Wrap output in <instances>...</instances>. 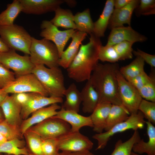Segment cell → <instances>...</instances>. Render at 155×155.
Segmentation results:
<instances>
[{"instance_id": "obj_25", "label": "cell", "mask_w": 155, "mask_h": 155, "mask_svg": "<svg viewBox=\"0 0 155 155\" xmlns=\"http://www.w3.org/2000/svg\"><path fill=\"white\" fill-rule=\"evenodd\" d=\"M64 96H65L66 99L61 108L78 113L82 100L80 92L74 83H72L66 88Z\"/></svg>"}, {"instance_id": "obj_40", "label": "cell", "mask_w": 155, "mask_h": 155, "mask_svg": "<svg viewBox=\"0 0 155 155\" xmlns=\"http://www.w3.org/2000/svg\"><path fill=\"white\" fill-rule=\"evenodd\" d=\"M41 148L42 155H58L59 153L57 138L42 140Z\"/></svg>"}, {"instance_id": "obj_36", "label": "cell", "mask_w": 155, "mask_h": 155, "mask_svg": "<svg viewBox=\"0 0 155 155\" xmlns=\"http://www.w3.org/2000/svg\"><path fill=\"white\" fill-rule=\"evenodd\" d=\"M99 60L102 62H108L111 63H116L120 60L119 57L113 46L102 45L100 48Z\"/></svg>"}, {"instance_id": "obj_1", "label": "cell", "mask_w": 155, "mask_h": 155, "mask_svg": "<svg viewBox=\"0 0 155 155\" xmlns=\"http://www.w3.org/2000/svg\"><path fill=\"white\" fill-rule=\"evenodd\" d=\"M90 35L89 42L81 44L77 55L67 69L69 78L77 82L89 80L98 63L102 42L100 38L92 33Z\"/></svg>"}, {"instance_id": "obj_52", "label": "cell", "mask_w": 155, "mask_h": 155, "mask_svg": "<svg viewBox=\"0 0 155 155\" xmlns=\"http://www.w3.org/2000/svg\"><path fill=\"white\" fill-rule=\"evenodd\" d=\"M131 155H140L138 154H137L133 152H132L131 153Z\"/></svg>"}, {"instance_id": "obj_47", "label": "cell", "mask_w": 155, "mask_h": 155, "mask_svg": "<svg viewBox=\"0 0 155 155\" xmlns=\"http://www.w3.org/2000/svg\"><path fill=\"white\" fill-rule=\"evenodd\" d=\"M10 49L4 41L0 38V54L7 52Z\"/></svg>"}, {"instance_id": "obj_51", "label": "cell", "mask_w": 155, "mask_h": 155, "mask_svg": "<svg viewBox=\"0 0 155 155\" xmlns=\"http://www.w3.org/2000/svg\"><path fill=\"white\" fill-rule=\"evenodd\" d=\"M4 119V117L2 111L0 108V122Z\"/></svg>"}, {"instance_id": "obj_19", "label": "cell", "mask_w": 155, "mask_h": 155, "mask_svg": "<svg viewBox=\"0 0 155 155\" xmlns=\"http://www.w3.org/2000/svg\"><path fill=\"white\" fill-rule=\"evenodd\" d=\"M51 117L62 119L71 126V131H79L80 129L84 126L93 127V125L90 116L85 117L76 112L65 110L62 108L57 111V114Z\"/></svg>"}, {"instance_id": "obj_53", "label": "cell", "mask_w": 155, "mask_h": 155, "mask_svg": "<svg viewBox=\"0 0 155 155\" xmlns=\"http://www.w3.org/2000/svg\"><path fill=\"white\" fill-rule=\"evenodd\" d=\"M28 155H36L33 154L31 152V153H29Z\"/></svg>"}, {"instance_id": "obj_42", "label": "cell", "mask_w": 155, "mask_h": 155, "mask_svg": "<svg viewBox=\"0 0 155 155\" xmlns=\"http://www.w3.org/2000/svg\"><path fill=\"white\" fill-rule=\"evenodd\" d=\"M150 76L144 71L134 78L128 81L138 91L150 80Z\"/></svg>"}, {"instance_id": "obj_12", "label": "cell", "mask_w": 155, "mask_h": 155, "mask_svg": "<svg viewBox=\"0 0 155 155\" xmlns=\"http://www.w3.org/2000/svg\"><path fill=\"white\" fill-rule=\"evenodd\" d=\"M41 28L40 36L53 42L57 49L60 58L67 41L77 30L71 29L60 30L50 21L45 20L42 22Z\"/></svg>"}, {"instance_id": "obj_41", "label": "cell", "mask_w": 155, "mask_h": 155, "mask_svg": "<svg viewBox=\"0 0 155 155\" xmlns=\"http://www.w3.org/2000/svg\"><path fill=\"white\" fill-rule=\"evenodd\" d=\"M16 78L14 73L0 63V89H3L14 81Z\"/></svg>"}, {"instance_id": "obj_16", "label": "cell", "mask_w": 155, "mask_h": 155, "mask_svg": "<svg viewBox=\"0 0 155 155\" xmlns=\"http://www.w3.org/2000/svg\"><path fill=\"white\" fill-rule=\"evenodd\" d=\"M139 3V0H131L130 3L123 8L114 9L107 28L111 30L123 26L124 24H126L131 26L132 13Z\"/></svg>"}, {"instance_id": "obj_11", "label": "cell", "mask_w": 155, "mask_h": 155, "mask_svg": "<svg viewBox=\"0 0 155 155\" xmlns=\"http://www.w3.org/2000/svg\"><path fill=\"white\" fill-rule=\"evenodd\" d=\"M1 89L8 94L36 93L46 96H49L37 78L32 73L16 78L14 81Z\"/></svg>"}, {"instance_id": "obj_32", "label": "cell", "mask_w": 155, "mask_h": 155, "mask_svg": "<svg viewBox=\"0 0 155 155\" xmlns=\"http://www.w3.org/2000/svg\"><path fill=\"white\" fill-rule=\"evenodd\" d=\"M141 139L138 130L134 131L132 136L127 140L123 142L119 140L117 142L110 155H131L133 145Z\"/></svg>"}, {"instance_id": "obj_49", "label": "cell", "mask_w": 155, "mask_h": 155, "mask_svg": "<svg viewBox=\"0 0 155 155\" xmlns=\"http://www.w3.org/2000/svg\"><path fill=\"white\" fill-rule=\"evenodd\" d=\"M7 140L6 138L0 133V145Z\"/></svg>"}, {"instance_id": "obj_2", "label": "cell", "mask_w": 155, "mask_h": 155, "mask_svg": "<svg viewBox=\"0 0 155 155\" xmlns=\"http://www.w3.org/2000/svg\"><path fill=\"white\" fill-rule=\"evenodd\" d=\"M119 69L116 63H98L93 71L90 80L99 95V103L106 102L122 105L116 76Z\"/></svg>"}, {"instance_id": "obj_56", "label": "cell", "mask_w": 155, "mask_h": 155, "mask_svg": "<svg viewBox=\"0 0 155 155\" xmlns=\"http://www.w3.org/2000/svg\"></svg>"}, {"instance_id": "obj_4", "label": "cell", "mask_w": 155, "mask_h": 155, "mask_svg": "<svg viewBox=\"0 0 155 155\" xmlns=\"http://www.w3.org/2000/svg\"><path fill=\"white\" fill-rule=\"evenodd\" d=\"M30 57L35 65H43L48 68L59 67L60 57L57 49L51 41L32 37Z\"/></svg>"}, {"instance_id": "obj_10", "label": "cell", "mask_w": 155, "mask_h": 155, "mask_svg": "<svg viewBox=\"0 0 155 155\" xmlns=\"http://www.w3.org/2000/svg\"><path fill=\"white\" fill-rule=\"evenodd\" d=\"M57 139L58 150L62 151H90L93 145L88 137L79 131L74 132L71 130Z\"/></svg>"}, {"instance_id": "obj_5", "label": "cell", "mask_w": 155, "mask_h": 155, "mask_svg": "<svg viewBox=\"0 0 155 155\" xmlns=\"http://www.w3.org/2000/svg\"><path fill=\"white\" fill-rule=\"evenodd\" d=\"M0 36L10 49L30 55L32 37L22 26L0 25Z\"/></svg>"}, {"instance_id": "obj_28", "label": "cell", "mask_w": 155, "mask_h": 155, "mask_svg": "<svg viewBox=\"0 0 155 155\" xmlns=\"http://www.w3.org/2000/svg\"><path fill=\"white\" fill-rule=\"evenodd\" d=\"M26 142L16 138L7 140L0 145V153L11 155H28V150L25 147Z\"/></svg>"}, {"instance_id": "obj_31", "label": "cell", "mask_w": 155, "mask_h": 155, "mask_svg": "<svg viewBox=\"0 0 155 155\" xmlns=\"http://www.w3.org/2000/svg\"><path fill=\"white\" fill-rule=\"evenodd\" d=\"M144 62L141 57L136 56L129 64L119 68V71L125 79L129 81L144 71Z\"/></svg>"}, {"instance_id": "obj_48", "label": "cell", "mask_w": 155, "mask_h": 155, "mask_svg": "<svg viewBox=\"0 0 155 155\" xmlns=\"http://www.w3.org/2000/svg\"><path fill=\"white\" fill-rule=\"evenodd\" d=\"M8 95V94L1 89L0 90V107L3 101Z\"/></svg>"}, {"instance_id": "obj_9", "label": "cell", "mask_w": 155, "mask_h": 155, "mask_svg": "<svg viewBox=\"0 0 155 155\" xmlns=\"http://www.w3.org/2000/svg\"><path fill=\"white\" fill-rule=\"evenodd\" d=\"M28 129L37 134L43 140L57 138L70 131L71 127L64 120L51 117L31 127Z\"/></svg>"}, {"instance_id": "obj_35", "label": "cell", "mask_w": 155, "mask_h": 155, "mask_svg": "<svg viewBox=\"0 0 155 155\" xmlns=\"http://www.w3.org/2000/svg\"><path fill=\"white\" fill-rule=\"evenodd\" d=\"M150 80L139 91L142 98L155 102V75L154 71L150 75Z\"/></svg>"}, {"instance_id": "obj_43", "label": "cell", "mask_w": 155, "mask_h": 155, "mask_svg": "<svg viewBox=\"0 0 155 155\" xmlns=\"http://www.w3.org/2000/svg\"><path fill=\"white\" fill-rule=\"evenodd\" d=\"M133 54L136 56L141 57L152 68L155 67V55L147 53L137 49V51H133Z\"/></svg>"}, {"instance_id": "obj_15", "label": "cell", "mask_w": 155, "mask_h": 155, "mask_svg": "<svg viewBox=\"0 0 155 155\" xmlns=\"http://www.w3.org/2000/svg\"><path fill=\"white\" fill-rule=\"evenodd\" d=\"M62 98L46 96L40 94L33 93L28 102L21 108V116L22 120L28 118L32 113L42 108L54 103H61Z\"/></svg>"}, {"instance_id": "obj_26", "label": "cell", "mask_w": 155, "mask_h": 155, "mask_svg": "<svg viewBox=\"0 0 155 155\" xmlns=\"http://www.w3.org/2000/svg\"><path fill=\"white\" fill-rule=\"evenodd\" d=\"M54 11L55 16L50 21L54 25L57 27L77 30L73 21L74 15L71 10L59 7Z\"/></svg>"}, {"instance_id": "obj_30", "label": "cell", "mask_w": 155, "mask_h": 155, "mask_svg": "<svg viewBox=\"0 0 155 155\" xmlns=\"http://www.w3.org/2000/svg\"><path fill=\"white\" fill-rule=\"evenodd\" d=\"M73 19L78 30L90 34L93 33L94 22L91 18L89 9H86L82 12L77 13L74 15Z\"/></svg>"}, {"instance_id": "obj_3", "label": "cell", "mask_w": 155, "mask_h": 155, "mask_svg": "<svg viewBox=\"0 0 155 155\" xmlns=\"http://www.w3.org/2000/svg\"><path fill=\"white\" fill-rule=\"evenodd\" d=\"M32 73L37 78L49 96L62 98L66 88L62 71L59 67L49 68L43 65H35Z\"/></svg>"}, {"instance_id": "obj_50", "label": "cell", "mask_w": 155, "mask_h": 155, "mask_svg": "<svg viewBox=\"0 0 155 155\" xmlns=\"http://www.w3.org/2000/svg\"><path fill=\"white\" fill-rule=\"evenodd\" d=\"M75 1L72 0H65V2H66L69 5H75Z\"/></svg>"}, {"instance_id": "obj_38", "label": "cell", "mask_w": 155, "mask_h": 155, "mask_svg": "<svg viewBox=\"0 0 155 155\" xmlns=\"http://www.w3.org/2000/svg\"><path fill=\"white\" fill-rule=\"evenodd\" d=\"M134 43L124 41L113 46L120 60L131 59L133 57L132 46Z\"/></svg>"}, {"instance_id": "obj_46", "label": "cell", "mask_w": 155, "mask_h": 155, "mask_svg": "<svg viewBox=\"0 0 155 155\" xmlns=\"http://www.w3.org/2000/svg\"><path fill=\"white\" fill-rule=\"evenodd\" d=\"M131 0H114V6L115 9L123 8L130 2Z\"/></svg>"}, {"instance_id": "obj_8", "label": "cell", "mask_w": 155, "mask_h": 155, "mask_svg": "<svg viewBox=\"0 0 155 155\" xmlns=\"http://www.w3.org/2000/svg\"><path fill=\"white\" fill-rule=\"evenodd\" d=\"M0 63L7 69L13 71L16 78L32 73L35 67L30 56L20 55L15 51L11 49L0 54Z\"/></svg>"}, {"instance_id": "obj_21", "label": "cell", "mask_w": 155, "mask_h": 155, "mask_svg": "<svg viewBox=\"0 0 155 155\" xmlns=\"http://www.w3.org/2000/svg\"><path fill=\"white\" fill-rule=\"evenodd\" d=\"M80 93L83 111L84 113H92L99 103V96L90 79L87 81Z\"/></svg>"}, {"instance_id": "obj_14", "label": "cell", "mask_w": 155, "mask_h": 155, "mask_svg": "<svg viewBox=\"0 0 155 155\" xmlns=\"http://www.w3.org/2000/svg\"><path fill=\"white\" fill-rule=\"evenodd\" d=\"M147 40L146 36L135 30L131 26H123L111 30L106 45L113 46L124 41L143 42Z\"/></svg>"}, {"instance_id": "obj_55", "label": "cell", "mask_w": 155, "mask_h": 155, "mask_svg": "<svg viewBox=\"0 0 155 155\" xmlns=\"http://www.w3.org/2000/svg\"><path fill=\"white\" fill-rule=\"evenodd\" d=\"M3 155V154L0 153V155Z\"/></svg>"}, {"instance_id": "obj_29", "label": "cell", "mask_w": 155, "mask_h": 155, "mask_svg": "<svg viewBox=\"0 0 155 155\" xmlns=\"http://www.w3.org/2000/svg\"><path fill=\"white\" fill-rule=\"evenodd\" d=\"M22 9L19 0H14L11 3L8 4L6 9L0 14V25L13 24L15 20Z\"/></svg>"}, {"instance_id": "obj_18", "label": "cell", "mask_w": 155, "mask_h": 155, "mask_svg": "<svg viewBox=\"0 0 155 155\" xmlns=\"http://www.w3.org/2000/svg\"><path fill=\"white\" fill-rule=\"evenodd\" d=\"M87 36V33L78 30L74 32L71 38V42L60 57L59 66L66 69L69 67L77 55L82 41Z\"/></svg>"}, {"instance_id": "obj_33", "label": "cell", "mask_w": 155, "mask_h": 155, "mask_svg": "<svg viewBox=\"0 0 155 155\" xmlns=\"http://www.w3.org/2000/svg\"><path fill=\"white\" fill-rule=\"evenodd\" d=\"M31 153L36 155H42L41 146L42 140L36 133L29 129L23 135Z\"/></svg>"}, {"instance_id": "obj_37", "label": "cell", "mask_w": 155, "mask_h": 155, "mask_svg": "<svg viewBox=\"0 0 155 155\" xmlns=\"http://www.w3.org/2000/svg\"><path fill=\"white\" fill-rule=\"evenodd\" d=\"M148 121L153 125L155 124V102L143 99L142 100L138 108Z\"/></svg>"}, {"instance_id": "obj_17", "label": "cell", "mask_w": 155, "mask_h": 155, "mask_svg": "<svg viewBox=\"0 0 155 155\" xmlns=\"http://www.w3.org/2000/svg\"><path fill=\"white\" fill-rule=\"evenodd\" d=\"M61 108L57 103H54L32 113L30 117L23 120L20 126V128L23 135L31 127L55 115L57 113V110Z\"/></svg>"}, {"instance_id": "obj_22", "label": "cell", "mask_w": 155, "mask_h": 155, "mask_svg": "<svg viewBox=\"0 0 155 155\" xmlns=\"http://www.w3.org/2000/svg\"><path fill=\"white\" fill-rule=\"evenodd\" d=\"M112 104L108 102L99 103L90 116L93 125V130L97 133L104 130Z\"/></svg>"}, {"instance_id": "obj_44", "label": "cell", "mask_w": 155, "mask_h": 155, "mask_svg": "<svg viewBox=\"0 0 155 155\" xmlns=\"http://www.w3.org/2000/svg\"><path fill=\"white\" fill-rule=\"evenodd\" d=\"M33 93H17L12 94L11 96L15 102L22 107L28 102L32 96Z\"/></svg>"}, {"instance_id": "obj_24", "label": "cell", "mask_w": 155, "mask_h": 155, "mask_svg": "<svg viewBox=\"0 0 155 155\" xmlns=\"http://www.w3.org/2000/svg\"><path fill=\"white\" fill-rule=\"evenodd\" d=\"M114 9V0H107L103 11L98 20L94 22L92 34L99 38L104 36L109 20Z\"/></svg>"}, {"instance_id": "obj_7", "label": "cell", "mask_w": 155, "mask_h": 155, "mask_svg": "<svg viewBox=\"0 0 155 155\" xmlns=\"http://www.w3.org/2000/svg\"><path fill=\"white\" fill-rule=\"evenodd\" d=\"M119 96L122 105L130 114L137 113L142 98L139 91L127 81L120 73L116 75Z\"/></svg>"}, {"instance_id": "obj_6", "label": "cell", "mask_w": 155, "mask_h": 155, "mask_svg": "<svg viewBox=\"0 0 155 155\" xmlns=\"http://www.w3.org/2000/svg\"><path fill=\"white\" fill-rule=\"evenodd\" d=\"M142 113L140 111L135 113L130 114L125 121L114 126L109 130L104 133H97L92 138L98 142L96 150L104 148L110 138L115 134L132 129L134 131L143 128L146 121Z\"/></svg>"}, {"instance_id": "obj_20", "label": "cell", "mask_w": 155, "mask_h": 155, "mask_svg": "<svg viewBox=\"0 0 155 155\" xmlns=\"http://www.w3.org/2000/svg\"><path fill=\"white\" fill-rule=\"evenodd\" d=\"M4 119L10 124L20 127L23 121L21 116L22 107L17 103L11 95H8L1 104Z\"/></svg>"}, {"instance_id": "obj_27", "label": "cell", "mask_w": 155, "mask_h": 155, "mask_svg": "<svg viewBox=\"0 0 155 155\" xmlns=\"http://www.w3.org/2000/svg\"><path fill=\"white\" fill-rule=\"evenodd\" d=\"M129 114L122 105L112 104L104 130L107 131L116 124L125 121Z\"/></svg>"}, {"instance_id": "obj_45", "label": "cell", "mask_w": 155, "mask_h": 155, "mask_svg": "<svg viewBox=\"0 0 155 155\" xmlns=\"http://www.w3.org/2000/svg\"><path fill=\"white\" fill-rule=\"evenodd\" d=\"M58 155H95L90 151H84L78 152H70L62 151Z\"/></svg>"}, {"instance_id": "obj_54", "label": "cell", "mask_w": 155, "mask_h": 155, "mask_svg": "<svg viewBox=\"0 0 155 155\" xmlns=\"http://www.w3.org/2000/svg\"><path fill=\"white\" fill-rule=\"evenodd\" d=\"M3 155H10V154H3Z\"/></svg>"}, {"instance_id": "obj_23", "label": "cell", "mask_w": 155, "mask_h": 155, "mask_svg": "<svg viewBox=\"0 0 155 155\" xmlns=\"http://www.w3.org/2000/svg\"><path fill=\"white\" fill-rule=\"evenodd\" d=\"M146 124L148 141L146 142L143 139H141L134 144L132 150L134 152L140 155L145 153L147 155H155V127L148 121H146Z\"/></svg>"}, {"instance_id": "obj_34", "label": "cell", "mask_w": 155, "mask_h": 155, "mask_svg": "<svg viewBox=\"0 0 155 155\" xmlns=\"http://www.w3.org/2000/svg\"><path fill=\"white\" fill-rule=\"evenodd\" d=\"M0 133L7 140L16 138L22 139L23 136L20 127L10 124L5 119L0 122Z\"/></svg>"}, {"instance_id": "obj_39", "label": "cell", "mask_w": 155, "mask_h": 155, "mask_svg": "<svg viewBox=\"0 0 155 155\" xmlns=\"http://www.w3.org/2000/svg\"><path fill=\"white\" fill-rule=\"evenodd\" d=\"M137 17L148 16L155 13V0H140L134 10Z\"/></svg>"}, {"instance_id": "obj_13", "label": "cell", "mask_w": 155, "mask_h": 155, "mask_svg": "<svg viewBox=\"0 0 155 155\" xmlns=\"http://www.w3.org/2000/svg\"><path fill=\"white\" fill-rule=\"evenodd\" d=\"M22 11L28 14L41 15L55 11L65 2L62 0H19Z\"/></svg>"}]
</instances>
